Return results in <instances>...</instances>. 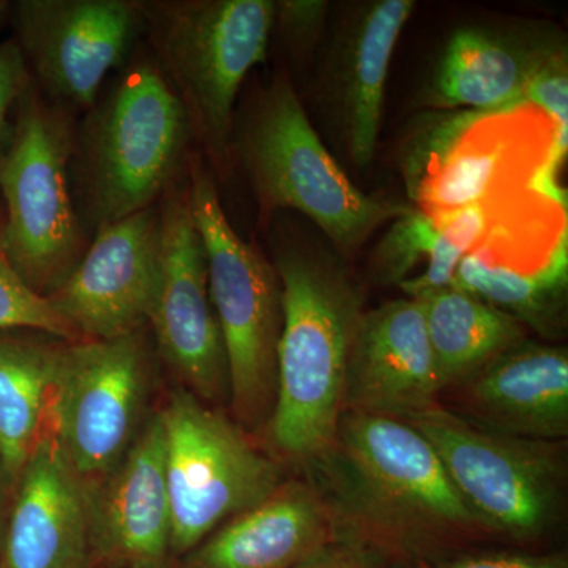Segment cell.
Masks as SVG:
<instances>
[{
	"instance_id": "24",
	"label": "cell",
	"mask_w": 568,
	"mask_h": 568,
	"mask_svg": "<svg viewBox=\"0 0 568 568\" xmlns=\"http://www.w3.org/2000/svg\"><path fill=\"white\" fill-rule=\"evenodd\" d=\"M567 283L568 254L541 271H526L470 252L459 261L452 287L552 338L566 325Z\"/></svg>"
},
{
	"instance_id": "3",
	"label": "cell",
	"mask_w": 568,
	"mask_h": 568,
	"mask_svg": "<svg viewBox=\"0 0 568 568\" xmlns=\"http://www.w3.org/2000/svg\"><path fill=\"white\" fill-rule=\"evenodd\" d=\"M193 152L181 100L142 40L74 129L71 192L88 234L159 204Z\"/></svg>"
},
{
	"instance_id": "12",
	"label": "cell",
	"mask_w": 568,
	"mask_h": 568,
	"mask_svg": "<svg viewBox=\"0 0 568 568\" xmlns=\"http://www.w3.org/2000/svg\"><path fill=\"white\" fill-rule=\"evenodd\" d=\"M9 21L41 95L78 119L145 32L140 0H17Z\"/></svg>"
},
{
	"instance_id": "11",
	"label": "cell",
	"mask_w": 568,
	"mask_h": 568,
	"mask_svg": "<svg viewBox=\"0 0 568 568\" xmlns=\"http://www.w3.org/2000/svg\"><path fill=\"white\" fill-rule=\"evenodd\" d=\"M149 325L110 339L63 342L48 435L84 485L121 462L136 439L151 381Z\"/></svg>"
},
{
	"instance_id": "15",
	"label": "cell",
	"mask_w": 568,
	"mask_h": 568,
	"mask_svg": "<svg viewBox=\"0 0 568 568\" xmlns=\"http://www.w3.org/2000/svg\"><path fill=\"white\" fill-rule=\"evenodd\" d=\"M325 48L321 99L355 168L375 159L392 55L416 10L413 0L351 3Z\"/></svg>"
},
{
	"instance_id": "4",
	"label": "cell",
	"mask_w": 568,
	"mask_h": 568,
	"mask_svg": "<svg viewBox=\"0 0 568 568\" xmlns=\"http://www.w3.org/2000/svg\"><path fill=\"white\" fill-rule=\"evenodd\" d=\"M233 156L252 185L261 224L280 211L301 212L345 254L410 209L369 196L349 181L284 73L274 74L235 111Z\"/></svg>"
},
{
	"instance_id": "31",
	"label": "cell",
	"mask_w": 568,
	"mask_h": 568,
	"mask_svg": "<svg viewBox=\"0 0 568 568\" xmlns=\"http://www.w3.org/2000/svg\"><path fill=\"white\" fill-rule=\"evenodd\" d=\"M298 568H409L373 551V549L334 538Z\"/></svg>"
},
{
	"instance_id": "8",
	"label": "cell",
	"mask_w": 568,
	"mask_h": 568,
	"mask_svg": "<svg viewBox=\"0 0 568 568\" xmlns=\"http://www.w3.org/2000/svg\"><path fill=\"white\" fill-rule=\"evenodd\" d=\"M189 185L226 353L231 406L242 424H267L283 327L282 283L274 263L231 226L215 178L196 151L189 160Z\"/></svg>"
},
{
	"instance_id": "9",
	"label": "cell",
	"mask_w": 568,
	"mask_h": 568,
	"mask_svg": "<svg viewBox=\"0 0 568 568\" xmlns=\"http://www.w3.org/2000/svg\"><path fill=\"white\" fill-rule=\"evenodd\" d=\"M407 424L435 448L485 538L540 551L562 510L566 459L560 443L500 435L436 403Z\"/></svg>"
},
{
	"instance_id": "6",
	"label": "cell",
	"mask_w": 568,
	"mask_h": 568,
	"mask_svg": "<svg viewBox=\"0 0 568 568\" xmlns=\"http://www.w3.org/2000/svg\"><path fill=\"white\" fill-rule=\"evenodd\" d=\"M562 162L555 123L529 103L436 112L407 136L399 160L413 207L429 220L558 185Z\"/></svg>"
},
{
	"instance_id": "20",
	"label": "cell",
	"mask_w": 568,
	"mask_h": 568,
	"mask_svg": "<svg viewBox=\"0 0 568 568\" xmlns=\"http://www.w3.org/2000/svg\"><path fill=\"white\" fill-rule=\"evenodd\" d=\"M0 568H88V497L84 481L47 435L17 480Z\"/></svg>"
},
{
	"instance_id": "28",
	"label": "cell",
	"mask_w": 568,
	"mask_h": 568,
	"mask_svg": "<svg viewBox=\"0 0 568 568\" xmlns=\"http://www.w3.org/2000/svg\"><path fill=\"white\" fill-rule=\"evenodd\" d=\"M327 11L328 3L321 0H278L272 33H278L291 54H304L320 40Z\"/></svg>"
},
{
	"instance_id": "32",
	"label": "cell",
	"mask_w": 568,
	"mask_h": 568,
	"mask_svg": "<svg viewBox=\"0 0 568 568\" xmlns=\"http://www.w3.org/2000/svg\"><path fill=\"white\" fill-rule=\"evenodd\" d=\"M11 2L9 0H0V28L9 21Z\"/></svg>"
},
{
	"instance_id": "26",
	"label": "cell",
	"mask_w": 568,
	"mask_h": 568,
	"mask_svg": "<svg viewBox=\"0 0 568 568\" xmlns=\"http://www.w3.org/2000/svg\"><path fill=\"white\" fill-rule=\"evenodd\" d=\"M9 331L39 332L63 342L81 339L50 298L33 291L14 271L7 254L6 215L0 203V332Z\"/></svg>"
},
{
	"instance_id": "25",
	"label": "cell",
	"mask_w": 568,
	"mask_h": 568,
	"mask_svg": "<svg viewBox=\"0 0 568 568\" xmlns=\"http://www.w3.org/2000/svg\"><path fill=\"white\" fill-rule=\"evenodd\" d=\"M463 254L448 244L435 223L410 205L405 215L392 222L373 254V272L381 283L396 284L413 278L424 264L420 284L425 290L450 286Z\"/></svg>"
},
{
	"instance_id": "21",
	"label": "cell",
	"mask_w": 568,
	"mask_h": 568,
	"mask_svg": "<svg viewBox=\"0 0 568 568\" xmlns=\"http://www.w3.org/2000/svg\"><path fill=\"white\" fill-rule=\"evenodd\" d=\"M335 538L331 508L313 481H283L189 552L185 568H298Z\"/></svg>"
},
{
	"instance_id": "16",
	"label": "cell",
	"mask_w": 568,
	"mask_h": 568,
	"mask_svg": "<svg viewBox=\"0 0 568 568\" xmlns=\"http://www.w3.org/2000/svg\"><path fill=\"white\" fill-rule=\"evenodd\" d=\"M89 556L115 568H166L171 507L159 414L110 473L85 485Z\"/></svg>"
},
{
	"instance_id": "17",
	"label": "cell",
	"mask_w": 568,
	"mask_h": 568,
	"mask_svg": "<svg viewBox=\"0 0 568 568\" xmlns=\"http://www.w3.org/2000/svg\"><path fill=\"white\" fill-rule=\"evenodd\" d=\"M440 394L420 302L406 297L365 310L347 362L343 413L406 422Z\"/></svg>"
},
{
	"instance_id": "18",
	"label": "cell",
	"mask_w": 568,
	"mask_h": 568,
	"mask_svg": "<svg viewBox=\"0 0 568 568\" xmlns=\"http://www.w3.org/2000/svg\"><path fill=\"white\" fill-rule=\"evenodd\" d=\"M551 26H465L452 33L422 97L440 111H499L525 103L529 82L566 51Z\"/></svg>"
},
{
	"instance_id": "29",
	"label": "cell",
	"mask_w": 568,
	"mask_h": 568,
	"mask_svg": "<svg viewBox=\"0 0 568 568\" xmlns=\"http://www.w3.org/2000/svg\"><path fill=\"white\" fill-rule=\"evenodd\" d=\"M413 568H568V558L562 551L477 548L447 558L420 562Z\"/></svg>"
},
{
	"instance_id": "14",
	"label": "cell",
	"mask_w": 568,
	"mask_h": 568,
	"mask_svg": "<svg viewBox=\"0 0 568 568\" xmlns=\"http://www.w3.org/2000/svg\"><path fill=\"white\" fill-rule=\"evenodd\" d=\"M159 204L99 227L69 278L50 295L81 339L148 327L159 283Z\"/></svg>"
},
{
	"instance_id": "23",
	"label": "cell",
	"mask_w": 568,
	"mask_h": 568,
	"mask_svg": "<svg viewBox=\"0 0 568 568\" xmlns=\"http://www.w3.org/2000/svg\"><path fill=\"white\" fill-rule=\"evenodd\" d=\"M416 301L424 310L443 392L528 339L525 325L515 317L457 287H444Z\"/></svg>"
},
{
	"instance_id": "19",
	"label": "cell",
	"mask_w": 568,
	"mask_h": 568,
	"mask_svg": "<svg viewBox=\"0 0 568 568\" xmlns=\"http://www.w3.org/2000/svg\"><path fill=\"white\" fill-rule=\"evenodd\" d=\"M454 388L452 413L488 432L545 443L568 436L566 347L525 339Z\"/></svg>"
},
{
	"instance_id": "30",
	"label": "cell",
	"mask_w": 568,
	"mask_h": 568,
	"mask_svg": "<svg viewBox=\"0 0 568 568\" xmlns=\"http://www.w3.org/2000/svg\"><path fill=\"white\" fill-rule=\"evenodd\" d=\"M31 81L28 63L17 41H0V155L9 148L14 112Z\"/></svg>"
},
{
	"instance_id": "13",
	"label": "cell",
	"mask_w": 568,
	"mask_h": 568,
	"mask_svg": "<svg viewBox=\"0 0 568 568\" xmlns=\"http://www.w3.org/2000/svg\"><path fill=\"white\" fill-rule=\"evenodd\" d=\"M159 209V283L149 331L156 354L194 396L220 399L230 394V377L207 260L190 204L189 170L164 193Z\"/></svg>"
},
{
	"instance_id": "2",
	"label": "cell",
	"mask_w": 568,
	"mask_h": 568,
	"mask_svg": "<svg viewBox=\"0 0 568 568\" xmlns=\"http://www.w3.org/2000/svg\"><path fill=\"white\" fill-rule=\"evenodd\" d=\"M283 327L267 436L275 454L310 469L331 450L347 362L365 313L361 284L334 254L293 239L275 246Z\"/></svg>"
},
{
	"instance_id": "7",
	"label": "cell",
	"mask_w": 568,
	"mask_h": 568,
	"mask_svg": "<svg viewBox=\"0 0 568 568\" xmlns=\"http://www.w3.org/2000/svg\"><path fill=\"white\" fill-rule=\"evenodd\" d=\"M78 118L29 84L14 112L13 136L0 155V203L14 271L50 297L91 244L71 192Z\"/></svg>"
},
{
	"instance_id": "22",
	"label": "cell",
	"mask_w": 568,
	"mask_h": 568,
	"mask_svg": "<svg viewBox=\"0 0 568 568\" xmlns=\"http://www.w3.org/2000/svg\"><path fill=\"white\" fill-rule=\"evenodd\" d=\"M9 332H0V469L17 481L50 429L63 339Z\"/></svg>"
},
{
	"instance_id": "1",
	"label": "cell",
	"mask_w": 568,
	"mask_h": 568,
	"mask_svg": "<svg viewBox=\"0 0 568 568\" xmlns=\"http://www.w3.org/2000/svg\"><path fill=\"white\" fill-rule=\"evenodd\" d=\"M310 469L335 537L413 568L485 540L428 439L398 418L343 413Z\"/></svg>"
},
{
	"instance_id": "27",
	"label": "cell",
	"mask_w": 568,
	"mask_h": 568,
	"mask_svg": "<svg viewBox=\"0 0 568 568\" xmlns=\"http://www.w3.org/2000/svg\"><path fill=\"white\" fill-rule=\"evenodd\" d=\"M525 103L532 104L555 123L558 130L559 155L566 160L568 140V55L567 50L541 67L529 82Z\"/></svg>"
},
{
	"instance_id": "5",
	"label": "cell",
	"mask_w": 568,
	"mask_h": 568,
	"mask_svg": "<svg viewBox=\"0 0 568 568\" xmlns=\"http://www.w3.org/2000/svg\"><path fill=\"white\" fill-rule=\"evenodd\" d=\"M144 41L181 100L215 181L233 171L235 102L264 63L275 0H140Z\"/></svg>"
},
{
	"instance_id": "10",
	"label": "cell",
	"mask_w": 568,
	"mask_h": 568,
	"mask_svg": "<svg viewBox=\"0 0 568 568\" xmlns=\"http://www.w3.org/2000/svg\"><path fill=\"white\" fill-rule=\"evenodd\" d=\"M171 507V555H189L231 518L263 503L282 469L241 426L175 392L159 414Z\"/></svg>"
}]
</instances>
